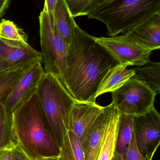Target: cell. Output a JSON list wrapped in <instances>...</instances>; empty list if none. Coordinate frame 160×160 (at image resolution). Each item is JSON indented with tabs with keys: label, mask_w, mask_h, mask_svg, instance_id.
I'll list each match as a JSON object with an SVG mask.
<instances>
[{
	"label": "cell",
	"mask_w": 160,
	"mask_h": 160,
	"mask_svg": "<svg viewBox=\"0 0 160 160\" xmlns=\"http://www.w3.org/2000/svg\"><path fill=\"white\" fill-rule=\"evenodd\" d=\"M53 16L59 34L68 46L76 22L65 0H58L54 10Z\"/></svg>",
	"instance_id": "cell-15"
},
{
	"label": "cell",
	"mask_w": 160,
	"mask_h": 160,
	"mask_svg": "<svg viewBox=\"0 0 160 160\" xmlns=\"http://www.w3.org/2000/svg\"><path fill=\"white\" fill-rule=\"evenodd\" d=\"M57 157H54V158H45L40 159L38 160H57Z\"/></svg>",
	"instance_id": "cell-31"
},
{
	"label": "cell",
	"mask_w": 160,
	"mask_h": 160,
	"mask_svg": "<svg viewBox=\"0 0 160 160\" xmlns=\"http://www.w3.org/2000/svg\"><path fill=\"white\" fill-rule=\"evenodd\" d=\"M36 93L47 124L60 147L68 130L70 112L76 101L57 78L46 72Z\"/></svg>",
	"instance_id": "cell-4"
},
{
	"label": "cell",
	"mask_w": 160,
	"mask_h": 160,
	"mask_svg": "<svg viewBox=\"0 0 160 160\" xmlns=\"http://www.w3.org/2000/svg\"><path fill=\"white\" fill-rule=\"evenodd\" d=\"M57 160H85L82 145L79 137L68 130L60 146Z\"/></svg>",
	"instance_id": "cell-18"
},
{
	"label": "cell",
	"mask_w": 160,
	"mask_h": 160,
	"mask_svg": "<svg viewBox=\"0 0 160 160\" xmlns=\"http://www.w3.org/2000/svg\"><path fill=\"white\" fill-rule=\"evenodd\" d=\"M103 108L96 103L77 101L74 103L70 116L68 130L79 137L82 145Z\"/></svg>",
	"instance_id": "cell-10"
},
{
	"label": "cell",
	"mask_w": 160,
	"mask_h": 160,
	"mask_svg": "<svg viewBox=\"0 0 160 160\" xmlns=\"http://www.w3.org/2000/svg\"><path fill=\"white\" fill-rule=\"evenodd\" d=\"M14 144L31 160L58 157L60 147L47 124L36 92L11 113Z\"/></svg>",
	"instance_id": "cell-2"
},
{
	"label": "cell",
	"mask_w": 160,
	"mask_h": 160,
	"mask_svg": "<svg viewBox=\"0 0 160 160\" xmlns=\"http://www.w3.org/2000/svg\"><path fill=\"white\" fill-rule=\"evenodd\" d=\"M0 38L27 43L28 37L23 30L13 22L2 19L0 22Z\"/></svg>",
	"instance_id": "cell-23"
},
{
	"label": "cell",
	"mask_w": 160,
	"mask_h": 160,
	"mask_svg": "<svg viewBox=\"0 0 160 160\" xmlns=\"http://www.w3.org/2000/svg\"><path fill=\"white\" fill-rule=\"evenodd\" d=\"M112 103L119 113L138 116L154 107L156 93L145 84L132 78L111 92Z\"/></svg>",
	"instance_id": "cell-6"
},
{
	"label": "cell",
	"mask_w": 160,
	"mask_h": 160,
	"mask_svg": "<svg viewBox=\"0 0 160 160\" xmlns=\"http://www.w3.org/2000/svg\"><path fill=\"white\" fill-rule=\"evenodd\" d=\"M124 160H149L145 158L139 150L134 131L132 139L127 149Z\"/></svg>",
	"instance_id": "cell-24"
},
{
	"label": "cell",
	"mask_w": 160,
	"mask_h": 160,
	"mask_svg": "<svg viewBox=\"0 0 160 160\" xmlns=\"http://www.w3.org/2000/svg\"><path fill=\"white\" fill-rule=\"evenodd\" d=\"M119 115L116 109L109 124L96 160H112L115 153Z\"/></svg>",
	"instance_id": "cell-19"
},
{
	"label": "cell",
	"mask_w": 160,
	"mask_h": 160,
	"mask_svg": "<svg viewBox=\"0 0 160 160\" xmlns=\"http://www.w3.org/2000/svg\"><path fill=\"white\" fill-rule=\"evenodd\" d=\"M160 12V0H109L87 17L105 24L108 35L125 34L131 28Z\"/></svg>",
	"instance_id": "cell-3"
},
{
	"label": "cell",
	"mask_w": 160,
	"mask_h": 160,
	"mask_svg": "<svg viewBox=\"0 0 160 160\" xmlns=\"http://www.w3.org/2000/svg\"><path fill=\"white\" fill-rule=\"evenodd\" d=\"M11 113L2 102L0 103V150L11 148L14 145Z\"/></svg>",
	"instance_id": "cell-21"
},
{
	"label": "cell",
	"mask_w": 160,
	"mask_h": 160,
	"mask_svg": "<svg viewBox=\"0 0 160 160\" xmlns=\"http://www.w3.org/2000/svg\"><path fill=\"white\" fill-rule=\"evenodd\" d=\"M11 160H31L24 152L16 145L11 149Z\"/></svg>",
	"instance_id": "cell-25"
},
{
	"label": "cell",
	"mask_w": 160,
	"mask_h": 160,
	"mask_svg": "<svg viewBox=\"0 0 160 160\" xmlns=\"http://www.w3.org/2000/svg\"><path fill=\"white\" fill-rule=\"evenodd\" d=\"M73 18L87 16L96 8L109 0H65Z\"/></svg>",
	"instance_id": "cell-22"
},
{
	"label": "cell",
	"mask_w": 160,
	"mask_h": 160,
	"mask_svg": "<svg viewBox=\"0 0 160 160\" xmlns=\"http://www.w3.org/2000/svg\"><path fill=\"white\" fill-rule=\"evenodd\" d=\"M133 133V116L120 114L117 126L115 153L124 159Z\"/></svg>",
	"instance_id": "cell-16"
},
{
	"label": "cell",
	"mask_w": 160,
	"mask_h": 160,
	"mask_svg": "<svg viewBox=\"0 0 160 160\" xmlns=\"http://www.w3.org/2000/svg\"><path fill=\"white\" fill-rule=\"evenodd\" d=\"M135 75L132 78L149 87L156 95L160 93V63L151 61L145 65L132 68Z\"/></svg>",
	"instance_id": "cell-17"
},
{
	"label": "cell",
	"mask_w": 160,
	"mask_h": 160,
	"mask_svg": "<svg viewBox=\"0 0 160 160\" xmlns=\"http://www.w3.org/2000/svg\"><path fill=\"white\" fill-rule=\"evenodd\" d=\"M18 67L20 66H15L13 64L11 63L9 61L0 57V73L8 70V69H11V68Z\"/></svg>",
	"instance_id": "cell-26"
},
{
	"label": "cell",
	"mask_w": 160,
	"mask_h": 160,
	"mask_svg": "<svg viewBox=\"0 0 160 160\" xmlns=\"http://www.w3.org/2000/svg\"><path fill=\"white\" fill-rule=\"evenodd\" d=\"M133 127L139 150L152 160L160 144V115L155 107L148 112L133 116Z\"/></svg>",
	"instance_id": "cell-8"
},
{
	"label": "cell",
	"mask_w": 160,
	"mask_h": 160,
	"mask_svg": "<svg viewBox=\"0 0 160 160\" xmlns=\"http://www.w3.org/2000/svg\"><path fill=\"white\" fill-rule=\"evenodd\" d=\"M41 63L37 62L34 63L3 101L2 103L9 112H12L36 91L39 83L45 73Z\"/></svg>",
	"instance_id": "cell-9"
},
{
	"label": "cell",
	"mask_w": 160,
	"mask_h": 160,
	"mask_svg": "<svg viewBox=\"0 0 160 160\" xmlns=\"http://www.w3.org/2000/svg\"><path fill=\"white\" fill-rule=\"evenodd\" d=\"M9 0H0V18L3 17L9 5Z\"/></svg>",
	"instance_id": "cell-29"
},
{
	"label": "cell",
	"mask_w": 160,
	"mask_h": 160,
	"mask_svg": "<svg viewBox=\"0 0 160 160\" xmlns=\"http://www.w3.org/2000/svg\"><path fill=\"white\" fill-rule=\"evenodd\" d=\"M58 0H45L43 11L48 13H53Z\"/></svg>",
	"instance_id": "cell-27"
},
{
	"label": "cell",
	"mask_w": 160,
	"mask_h": 160,
	"mask_svg": "<svg viewBox=\"0 0 160 160\" xmlns=\"http://www.w3.org/2000/svg\"><path fill=\"white\" fill-rule=\"evenodd\" d=\"M39 22L40 46L45 72L55 76L61 82L66 69L68 46L56 28L53 13L41 11Z\"/></svg>",
	"instance_id": "cell-5"
},
{
	"label": "cell",
	"mask_w": 160,
	"mask_h": 160,
	"mask_svg": "<svg viewBox=\"0 0 160 160\" xmlns=\"http://www.w3.org/2000/svg\"><path fill=\"white\" fill-rule=\"evenodd\" d=\"M128 66L119 64L111 68L103 78L98 90L96 98L104 93L112 92L123 85L135 75L132 68L129 69Z\"/></svg>",
	"instance_id": "cell-14"
},
{
	"label": "cell",
	"mask_w": 160,
	"mask_h": 160,
	"mask_svg": "<svg viewBox=\"0 0 160 160\" xmlns=\"http://www.w3.org/2000/svg\"><path fill=\"white\" fill-rule=\"evenodd\" d=\"M142 47L153 51L160 48V12L131 28L124 35Z\"/></svg>",
	"instance_id": "cell-12"
},
{
	"label": "cell",
	"mask_w": 160,
	"mask_h": 160,
	"mask_svg": "<svg viewBox=\"0 0 160 160\" xmlns=\"http://www.w3.org/2000/svg\"><path fill=\"white\" fill-rule=\"evenodd\" d=\"M97 43L108 51L120 64L140 67L150 62L152 51L146 48L124 35L95 37Z\"/></svg>",
	"instance_id": "cell-7"
},
{
	"label": "cell",
	"mask_w": 160,
	"mask_h": 160,
	"mask_svg": "<svg viewBox=\"0 0 160 160\" xmlns=\"http://www.w3.org/2000/svg\"><path fill=\"white\" fill-rule=\"evenodd\" d=\"M0 57L17 66L31 62H43L42 53L27 43L0 38Z\"/></svg>",
	"instance_id": "cell-13"
},
{
	"label": "cell",
	"mask_w": 160,
	"mask_h": 160,
	"mask_svg": "<svg viewBox=\"0 0 160 160\" xmlns=\"http://www.w3.org/2000/svg\"><path fill=\"white\" fill-rule=\"evenodd\" d=\"M11 148L0 150V160H11Z\"/></svg>",
	"instance_id": "cell-28"
},
{
	"label": "cell",
	"mask_w": 160,
	"mask_h": 160,
	"mask_svg": "<svg viewBox=\"0 0 160 160\" xmlns=\"http://www.w3.org/2000/svg\"><path fill=\"white\" fill-rule=\"evenodd\" d=\"M112 160H124V158H122L121 156L117 155L116 153H115L114 156Z\"/></svg>",
	"instance_id": "cell-30"
},
{
	"label": "cell",
	"mask_w": 160,
	"mask_h": 160,
	"mask_svg": "<svg viewBox=\"0 0 160 160\" xmlns=\"http://www.w3.org/2000/svg\"><path fill=\"white\" fill-rule=\"evenodd\" d=\"M37 62L28 63L0 73V103L3 102L30 67Z\"/></svg>",
	"instance_id": "cell-20"
},
{
	"label": "cell",
	"mask_w": 160,
	"mask_h": 160,
	"mask_svg": "<svg viewBox=\"0 0 160 160\" xmlns=\"http://www.w3.org/2000/svg\"><path fill=\"white\" fill-rule=\"evenodd\" d=\"M118 61L94 37L74 25L61 83L76 101L95 103L100 85Z\"/></svg>",
	"instance_id": "cell-1"
},
{
	"label": "cell",
	"mask_w": 160,
	"mask_h": 160,
	"mask_svg": "<svg viewBox=\"0 0 160 160\" xmlns=\"http://www.w3.org/2000/svg\"><path fill=\"white\" fill-rule=\"evenodd\" d=\"M116 110L112 102L103 107L83 143L85 160H96L112 117Z\"/></svg>",
	"instance_id": "cell-11"
}]
</instances>
